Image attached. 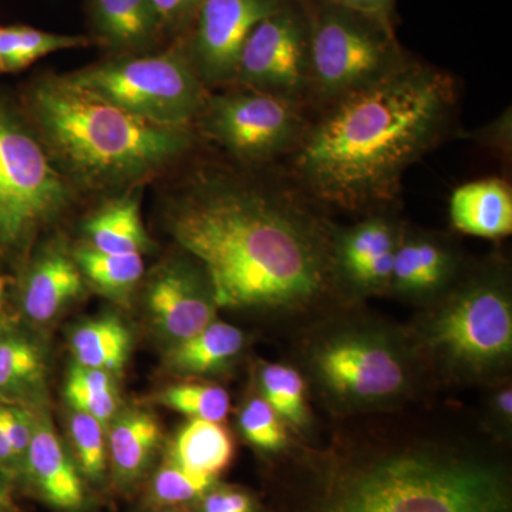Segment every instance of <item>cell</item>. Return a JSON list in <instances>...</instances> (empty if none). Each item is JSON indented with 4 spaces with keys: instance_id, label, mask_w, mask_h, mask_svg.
Masks as SVG:
<instances>
[{
    "instance_id": "6da1fadb",
    "label": "cell",
    "mask_w": 512,
    "mask_h": 512,
    "mask_svg": "<svg viewBox=\"0 0 512 512\" xmlns=\"http://www.w3.org/2000/svg\"><path fill=\"white\" fill-rule=\"evenodd\" d=\"M512 446L439 396L329 419L271 458L266 512H512Z\"/></svg>"
},
{
    "instance_id": "7a4b0ae2",
    "label": "cell",
    "mask_w": 512,
    "mask_h": 512,
    "mask_svg": "<svg viewBox=\"0 0 512 512\" xmlns=\"http://www.w3.org/2000/svg\"><path fill=\"white\" fill-rule=\"evenodd\" d=\"M164 224L204 266L220 311L258 320L286 339L355 305L333 266L336 221L282 170L256 177L197 168L165 205Z\"/></svg>"
},
{
    "instance_id": "3957f363",
    "label": "cell",
    "mask_w": 512,
    "mask_h": 512,
    "mask_svg": "<svg viewBox=\"0 0 512 512\" xmlns=\"http://www.w3.org/2000/svg\"><path fill=\"white\" fill-rule=\"evenodd\" d=\"M450 73L410 56L396 72L312 111L282 171L333 218L399 210L406 171L456 124Z\"/></svg>"
},
{
    "instance_id": "277c9868",
    "label": "cell",
    "mask_w": 512,
    "mask_h": 512,
    "mask_svg": "<svg viewBox=\"0 0 512 512\" xmlns=\"http://www.w3.org/2000/svg\"><path fill=\"white\" fill-rule=\"evenodd\" d=\"M23 113L77 192L113 197L143 187L197 141L194 127L141 119L83 89L69 74H45L30 84Z\"/></svg>"
},
{
    "instance_id": "5b68a950",
    "label": "cell",
    "mask_w": 512,
    "mask_h": 512,
    "mask_svg": "<svg viewBox=\"0 0 512 512\" xmlns=\"http://www.w3.org/2000/svg\"><path fill=\"white\" fill-rule=\"evenodd\" d=\"M286 362L308 384L312 404L329 419L394 412L436 396L404 325L348 306L288 339Z\"/></svg>"
},
{
    "instance_id": "8992f818",
    "label": "cell",
    "mask_w": 512,
    "mask_h": 512,
    "mask_svg": "<svg viewBox=\"0 0 512 512\" xmlns=\"http://www.w3.org/2000/svg\"><path fill=\"white\" fill-rule=\"evenodd\" d=\"M431 392L512 376V268L503 252L468 259L436 301L404 325Z\"/></svg>"
},
{
    "instance_id": "52a82bcc",
    "label": "cell",
    "mask_w": 512,
    "mask_h": 512,
    "mask_svg": "<svg viewBox=\"0 0 512 512\" xmlns=\"http://www.w3.org/2000/svg\"><path fill=\"white\" fill-rule=\"evenodd\" d=\"M309 26V110L379 82L409 60L394 26L335 0H303Z\"/></svg>"
},
{
    "instance_id": "ba28073f",
    "label": "cell",
    "mask_w": 512,
    "mask_h": 512,
    "mask_svg": "<svg viewBox=\"0 0 512 512\" xmlns=\"http://www.w3.org/2000/svg\"><path fill=\"white\" fill-rule=\"evenodd\" d=\"M77 191L57 170L23 111L0 97V259H26L72 208Z\"/></svg>"
},
{
    "instance_id": "9c48e42d",
    "label": "cell",
    "mask_w": 512,
    "mask_h": 512,
    "mask_svg": "<svg viewBox=\"0 0 512 512\" xmlns=\"http://www.w3.org/2000/svg\"><path fill=\"white\" fill-rule=\"evenodd\" d=\"M69 77L114 106L165 126L194 127L211 92L188 56L184 37L161 52L113 56Z\"/></svg>"
},
{
    "instance_id": "30bf717a",
    "label": "cell",
    "mask_w": 512,
    "mask_h": 512,
    "mask_svg": "<svg viewBox=\"0 0 512 512\" xmlns=\"http://www.w3.org/2000/svg\"><path fill=\"white\" fill-rule=\"evenodd\" d=\"M225 89L208 93L195 131L241 167L266 168L284 161L305 133L311 110L274 94L244 87Z\"/></svg>"
},
{
    "instance_id": "8fae6325",
    "label": "cell",
    "mask_w": 512,
    "mask_h": 512,
    "mask_svg": "<svg viewBox=\"0 0 512 512\" xmlns=\"http://www.w3.org/2000/svg\"><path fill=\"white\" fill-rule=\"evenodd\" d=\"M231 87L274 94L308 107L309 26L303 0H288L252 30Z\"/></svg>"
},
{
    "instance_id": "7c38bea8",
    "label": "cell",
    "mask_w": 512,
    "mask_h": 512,
    "mask_svg": "<svg viewBox=\"0 0 512 512\" xmlns=\"http://www.w3.org/2000/svg\"><path fill=\"white\" fill-rule=\"evenodd\" d=\"M143 302L148 325L165 349L197 335L220 311L210 276L187 252L165 259L150 272Z\"/></svg>"
},
{
    "instance_id": "4fadbf2b",
    "label": "cell",
    "mask_w": 512,
    "mask_h": 512,
    "mask_svg": "<svg viewBox=\"0 0 512 512\" xmlns=\"http://www.w3.org/2000/svg\"><path fill=\"white\" fill-rule=\"evenodd\" d=\"M406 224L399 210L373 212L352 224L336 222L333 266L350 303L389 295L394 255Z\"/></svg>"
},
{
    "instance_id": "5bb4252c",
    "label": "cell",
    "mask_w": 512,
    "mask_h": 512,
    "mask_svg": "<svg viewBox=\"0 0 512 512\" xmlns=\"http://www.w3.org/2000/svg\"><path fill=\"white\" fill-rule=\"evenodd\" d=\"M288 0H204L184 37L198 76L208 90L231 87L239 55L252 30Z\"/></svg>"
},
{
    "instance_id": "9a60e30c",
    "label": "cell",
    "mask_w": 512,
    "mask_h": 512,
    "mask_svg": "<svg viewBox=\"0 0 512 512\" xmlns=\"http://www.w3.org/2000/svg\"><path fill=\"white\" fill-rule=\"evenodd\" d=\"M468 259L450 234L407 222L394 255L387 296L423 308L457 281Z\"/></svg>"
},
{
    "instance_id": "2e32d148",
    "label": "cell",
    "mask_w": 512,
    "mask_h": 512,
    "mask_svg": "<svg viewBox=\"0 0 512 512\" xmlns=\"http://www.w3.org/2000/svg\"><path fill=\"white\" fill-rule=\"evenodd\" d=\"M87 288L72 249L62 241L43 245L26 259L16 282L19 316L29 326L47 325L82 299Z\"/></svg>"
},
{
    "instance_id": "e0dca14e",
    "label": "cell",
    "mask_w": 512,
    "mask_h": 512,
    "mask_svg": "<svg viewBox=\"0 0 512 512\" xmlns=\"http://www.w3.org/2000/svg\"><path fill=\"white\" fill-rule=\"evenodd\" d=\"M20 487H29L46 504L60 512H82L89 503L87 481L57 436L46 410L35 414Z\"/></svg>"
},
{
    "instance_id": "ac0fdd59",
    "label": "cell",
    "mask_w": 512,
    "mask_h": 512,
    "mask_svg": "<svg viewBox=\"0 0 512 512\" xmlns=\"http://www.w3.org/2000/svg\"><path fill=\"white\" fill-rule=\"evenodd\" d=\"M0 400L46 410V350L29 330L28 323L0 318Z\"/></svg>"
},
{
    "instance_id": "d6986e66",
    "label": "cell",
    "mask_w": 512,
    "mask_h": 512,
    "mask_svg": "<svg viewBox=\"0 0 512 512\" xmlns=\"http://www.w3.org/2000/svg\"><path fill=\"white\" fill-rule=\"evenodd\" d=\"M251 336L232 323L214 320L197 335L165 349L164 369L185 380H205L234 372L247 355Z\"/></svg>"
},
{
    "instance_id": "ffe728a7",
    "label": "cell",
    "mask_w": 512,
    "mask_h": 512,
    "mask_svg": "<svg viewBox=\"0 0 512 512\" xmlns=\"http://www.w3.org/2000/svg\"><path fill=\"white\" fill-rule=\"evenodd\" d=\"M93 40L113 56L151 53L165 37L150 0H87Z\"/></svg>"
},
{
    "instance_id": "44dd1931",
    "label": "cell",
    "mask_w": 512,
    "mask_h": 512,
    "mask_svg": "<svg viewBox=\"0 0 512 512\" xmlns=\"http://www.w3.org/2000/svg\"><path fill=\"white\" fill-rule=\"evenodd\" d=\"M161 446V427L140 407L120 409L107 429L109 470L113 484L130 491L147 476Z\"/></svg>"
},
{
    "instance_id": "7402d4cb",
    "label": "cell",
    "mask_w": 512,
    "mask_h": 512,
    "mask_svg": "<svg viewBox=\"0 0 512 512\" xmlns=\"http://www.w3.org/2000/svg\"><path fill=\"white\" fill-rule=\"evenodd\" d=\"M451 227L460 234L503 239L512 232V188L505 178L485 177L457 187L448 202Z\"/></svg>"
},
{
    "instance_id": "603a6c76",
    "label": "cell",
    "mask_w": 512,
    "mask_h": 512,
    "mask_svg": "<svg viewBox=\"0 0 512 512\" xmlns=\"http://www.w3.org/2000/svg\"><path fill=\"white\" fill-rule=\"evenodd\" d=\"M141 192L133 188L113 195L99 210L83 222L84 242L110 254L144 255L153 249V241L141 218Z\"/></svg>"
},
{
    "instance_id": "cb8c5ba5",
    "label": "cell",
    "mask_w": 512,
    "mask_h": 512,
    "mask_svg": "<svg viewBox=\"0 0 512 512\" xmlns=\"http://www.w3.org/2000/svg\"><path fill=\"white\" fill-rule=\"evenodd\" d=\"M254 386L281 417L292 436L309 441L318 436L322 424L316 419L305 377L289 362L256 363Z\"/></svg>"
},
{
    "instance_id": "d4e9b609",
    "label": "cell",
    "mask_w": 512,
    "mask_h": 512,
    "mask_svg": "<svg viewBox=\"0 0 512 512\" xmlns=\"http://www.w3.org/2000/svg\"><path fill=\"white\" fill-rule=\"evenodd\" d=\"M235 456V441L218 421L190 419L177 431L165 458L198 476L217 478L228 470Z\"/></svg>"
},
{
    "instance_id": "484cf974",
    "label": "cell",
    "mask_w": 512,
    "mask_h": 512,
    "mask_svg": "<svg viewBox=\"0 0 512 512\" xmlns=\"http://www.w3.org/2000/svg\"><path fill=\"white\" fill-rule=\"evenodd\" d=\"M72 255L86 285L120 306L130 305L146 275L143 255L110 254L86 242L72 248Z\"/></svg>"
},
{
    "instance_id": "4316f807",
    "label": "cell",
    "mask_w": 512,
    "mask_h": 512,
    "mask_svg": "<svg viewBox=\"0 0 512 512\" xmlns=\"http://www.w3.org/2000/svg\"><path fill=\"white\" fill-rule=\"evenodd\" d=\"M133 348V335L116 315L86 320L70 336L74 363L117 375L126 366Z\"/></svg>"
},
{
    "instance_id": "83f0119b",
    "label": "cell",
    "mask_w": 512,
    "mask_h": 512,
    "mask_svg": "<svg viewBox=\"0 0 512 512\" xmlns=\"http://www.w3.org/2000/svg\"><path fill=\"white\" fill-rule=\"evenodd\" d=\"M87 36L59 35L30 26H0V73H18L42 57L62 50L86 47Z\"/></svg>"
},
{
    "instance_id": "f1b7e54d",
    "label": "cell",
    "mask_w": 512,
    "mask_h": 512,
    "mask_svg": "<svg viewBox=\"0 0 512 512\" xmlns=\"http://www.w3.org/2000/svg\"><path fill=\"white\" fill-rule=\"evenodd\" d=\"M64 396L73 410L89 414L109 429L119 413L120 396L113 375L73 363L67 375Z\"/></svg>"
},
{
    "instance_id": "f546056e",
    "label": "cell",
    "mask_w": 512,
    "mask_h": 512,
    "mask_svg": "<svg viewBox=\"0 0 512 512\" xmlns=\"http://www.w3.org/2000/svg\"><path fill=\"white\" fill-rule=\"evenodd\" d=\"M238 429L249 446L265 460L281 456L296 440L255 386L239 409Z\"/></svg>"
},
{
    "instance_id": "4dcf8cb0",
    "label": "cell",
    "mask_w": 512,
    "mask_h": 512,
    "mask_svg": "<svg viewBox=\"0 0 512 512\" xmlns=\"http://www.w3.org/2000/svg\"><path fill=\"white\" fill-rule=\"evenodd\" d=\"M153 402L184 414L188 419L222 423L231 410V397L220 384L205 380H185L161 390Z\"/></svg>"
},
{
    "instance_id": "1f68e13d",
    "label": "cell",
    "mask_w": 512,
    "mask_h": 512,
    "mask_svg": "<svg viewBox=\"0 0 512 512\" xmlns=\"http://www.w3.org/2000/svg\"><path fill=\"white\" fill-rule=\"evenodd\" d=\"M74 460L87 484L103 485L109 471L107 429L89 414L73 410L69 419Z\"/></svg>"
},
{
    "instance_id": "d6a6232c",
    "label": "cell",
    "mask_w": 512,
    "mask_h": 512,
    "mask_svg": "<svg viewBox=\"0 0 512 512\" xmlns=\"http://www.w3.org/2000/svg\"><path fill=\"white\" fill-rule=\"evenodd\" d=\"M217 483V478L192 474L165 458L151 478L148 501L158 508L195 505Z\"/></svg>"
},
{
    "instance_id": "836d02e7",
    "label": "cell",
    "mask_w": 512,
    "mask_h": 512,
    "mask_svg": "<svg viewBox=\"0 0 512 512\" xmlns=\"http://www.w3.org/2000/svg\"><path fill=\"white\" fill-rule=\"evenodd\" d=\"M480 406L476 412L484 433L498 443L512 446V376L481 387Z\"/></svg>"
},
{
    "instance_id": "e575fe53",
    "label": "cell",
    "mask_w": 512,
    "mask_h": 512,
    "mask_svg": "<svg viewBox=\"0 0 512 512\" xmlns=\"http://www.w3.org/2000/svg\"><path fill=\"white\" fill-rule=\"evenodd\" d=\"M197 512H266L258 495L238 487L217 483L195 504Z\"/></svg>"
},
{
    "instance_id": "d590c367",
    "label": "cell",
    "mask_w": 512,
    "mask_h": 512,
    "mask_svg": "<svg viewBox=\"0 0 512 512\" xmlns=\"http://www.w3.org/2000/svg\"><path fill=\"white\" fill-rule=\"evenodd\" d=\"M204 0H150L165 37L177 40L188 35Z\"/></svg>"
},
{
    "instance_id": "8d00e7d4",
    "label": "cell",
    "mask_w": 512,
    "mask_h": 512,
    "mask_svg": "<svg viewBox=\"0 0 512 512\" xmlns=\"http://www.w3.org/2000/svg\"><path fill=\"white\" fill-rule=\"evenodd\" d=\"M512 116L511 109L505 110L498 119L491 121L487 126L478 128L471 133V140L485 148H491L504 160H510L512 146Z\"/></svg>"
},
{
    "instance_id": "74e56055",
    "label": "cell",
    "mask_w": 512,
    "mask_h": 512,
    "mask_svg": "<svg viewBox=\"0 0 512 512\" xmlns=\"http://www.w3.org/2000/svg\"><path fill=\"white\" fill-rule=\"evenodd\" d=\"M335 2L359 10V12L367 13V15L375 16V18H379L396 28L397 0H335Z\"/></svg>"
},
{
    "instance_id": "f35d334b",
    "label": "cell",
    "mask_w": 512,
    "mask_h": 512,
    "mask_svg": "<svg viewBox=\"0 0 512 512\" xmlns=\"http://www.w3.org/2000/svg\"><path fill=\"white\" fill-rule=\"evenodd\" d=\"M16 488L18 487H16L15 480L3 468H0V505L16 507L15 500H13Z\"/></svg>"
},
{
    "instance_id": "ab89813d",
    "label": "cell",
    "mask_w": 512,
    "mask_h": 512,
    "mask_svg": "<svg viewBox=\"0 0 512 512\" xmlns=\"http://www.w3.org/2000/svg\"><path fill=\"white\" fill-rule=\"evenodd\" d=\"M12 285L13 279L0 272V318H2L3 311H5L6 295H8L9 288Z\"/></svg>"
},
{
    "instance_id": "60d3db41",
    "label": "cell",
    "mask_w": 512,
    "mask_h": 512,
    "mask_svg": "<svg viewBox=\"0 0 512 512\" xmlns=\"http://www.w3.org/2000/svg\"><path fill=\"white\" fill-rule=\"evenodd\" d=\"M0 512H18L16 507H5V505H0Z\"/></svg>"
}]
</instances>
